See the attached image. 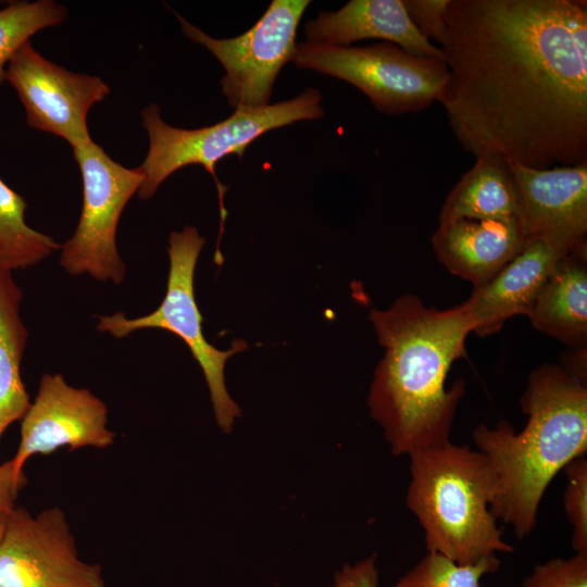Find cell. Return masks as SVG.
<instances>
[{
  "instance_id": "cell-20",
  "label": "cell",
  "mask_w": 587,
  "mask_h": 587,
  "mask_svg": "<svg viewBox=\"0 0 587 587\" xmlns=\"http://www.w3.org/2000/svg\"><path fill=\"white\" fill-rule=\"evenodd\" d=\"M26 202L0 178V266L9 271L33 266L61 246L25 222Z\"/></svg>"
},
{
  "instance_id": "cell-10",
  "label": "cell",
  "mask_w": 587,
  "mask_h": 587,
  "mask_svg": "<svg viewBox=\"0 0 587 587\" xmlns=\"http://www.w3.org/2000/svg\"><path fill=\"white\" fill-rule=\"evenodd\" d=\"M0 587H105L100 565L83 561L64 512L15 507L0 541Z\"/></svg>"
},
{
  "instance_id": "cell-17",
  "label": "cell",
  "mask_w": 587,
  "mask_h": 587,
  "mask_svg": "<svg viewBox=\"0 0 587 587\" xmlns=\"http://www.w3.org/2000/svg\"><path fill=\"white\" fill-rule=\"evenodd\" d=\"M533 327L571 348L587 341V245L555 265L527 315Z\"/></svg>"
},
{
  "instance_id": "cell-18",
  "label": "cell",
  "mask_w": 587,
  "mask_h": 587,
  "mask_svg": "<svg viewBox=\"0 0 587 587\" xmlns=\"http://www.w3.org/2000/svg\"><path fill=\"white\" fill-rule=\"evenodd\" d=\"M475 158L474 165L463 174L444 201L439 224L461 218H517L516 195L509 162L492 153Z\"/></svg>"
},
{
  "instance_id": "cell-6",
  "label": "cell",
  "mask_w": 587,
  "mask_h": 587,
  "mask_svg": "<svg viewBox=\"0 0 587 587\" xmlns=\"http://www.w3.org/2000/svg\"><path fill=\"white\" fill-rule=\"evenodd\" d=\"M205 240L197 227L186 225L172 232L168 238L170 272L166 292L161 304L151 313L128 319L124 312L99 317L97 329L123 338L145 328L165 329L178 336L199 363L208 388L215 421L222 432H232L241 410L227 391L225 364L228 358L248 348L243 340H235L228 350L209 344L202 332V316L193 291L196 264Z\"/></svg>"
},
{
  "instance_id": "cell-7",
  "label": "cell",
  "mask_w": 587,
  "mask_h": 587,
  "mask_svg": "<svg viewBox=\"0 0 587 587\" xmlns=\"http://www.w3.org/2000/svg\"><path fill=\"white\" fill-rule=\"evenodd\" d=\"M292 61L353 85L390 115L427 109L448 78L444 59L416 57L390 42L339 47L304 41L297 43Z\"/></svg>"
},
{
  "instance_id": "cell-5",
  "label": "cell",
  "mask_w": 587,
  "mask_h": 587,
  "mask_svg": "<svg viewBox=\"0 0 587 587\" xmlns=\"http://www.w3.org/2000/svg\"><path fill=\"white\" fill-rule=\"evenodd\" d=\"M322 95L309 88L298 97L260 108H238L226 120L196 129L177 128L166 124L160 109L152 103L141 111L142 126L149 136V150L138 167L142 183L140 199L151 198L159 186L184 166L199 164L213 177L220 202L221 234L227 211L224 196L227 187L217 178L215 166L228 154L242 158L246 148L264 133L303 120L323 116ZM218 237V238H220Z\"/></svg>"
},
{
  "instance_id": "cell-1",
  "label": "cell",
  "mask_w": 587,
  "mask_h": 587,
  "mask_svg": "<svg viewBox=\"0 0 587 587\" xmlns=\"http://www.w3.org/2000/svg\"><path fill=\"white\" fill-rule=\"evenodd\" d=\"M437 101L460 145L533 168L587 163V4L450 0Z\"/></svg>"
},
{
  "instance_id": "cell-26",
  "label": "cell",
  "mask_w": 587,
  "mask_h": 587,
  "mask_svg": "<svg viewBox=\"0 0 587 587\" xmlns=\"http://www.w3.org/2000/svg\"><path fill=\"white\" fill-rule=\"evenodd\" d=\"M378 582L376 554H372L354 564H345L328 587H378Z\"/></svg>"
},
{
  "instance_id": "cell-16",
  "label": "cell",
  "mask_w": 587,
  "mask_h": 587,
  "mask_svg": "<svg viewBox=\"0 0 587 587\" xmlns=\"http://www.w3.org/2000/svg\"><path fill=\"white\" fill-rule=\"evenodd\" d=\"M304 35L307 42L339 47L383 39L416 57L444 59L415 28L402 0H351L338 11L320 12L305 23Z\"/></svg>"
},
{
  "instance_id": "cell-3",
  "label": "cell",
  "mask_w": 587,
  "mask_h": 587,
  "mask_svg": "<svg viewBox=\"0 0 587 587\" xmlns=\"http://www.w3.org/2000/svg\"><path fill=\"white\" fill-rule=\"evenodd\" d=\"M527 422L521 432L502 420L478 424L472 438L499 484L491 513L519 539L537 524L545 492L557 474L587 452V387L560 365L530 372L520 399Z\"/></svg>"
},
{
  "instance_id": "cell-8",
  "label": "cell",
  "mask_w": 587,
  "mask_h": 587,
  "mask_svg": "<svg viewBox=\"0 0 587 587\" xmlns=\"http://www.w3.org/2000/svg\"><path fill=\"white\" fill-rule=\"evenodd\" d=\"M83 183V207L73 236L61 247L60 264L73 276H89L118 285L126 264L116 246L120 217L142 183L139 168L111 159L93 140L73 148Z\"/></svg>"
},
{
  "instance_id": "cell-15",
  "label": "cell",
  "mask_w": 587,
  "mask_h": 587,
  "mask_svg": "<svg viewBox=\"0 0 587 587\" xmlns=\"http://www.w3.org/2000/svg\"><path fill=\"white\" fill-rule=\"evenodd\" d=\"M525 242L517 218H461L439 224L432 236L438 261L453 275L471 282L473 288L489 282Z\"/></svg>"
},
{
  "instance_id": "cell-9",
  "label": "cell",
  "mask_w": 587,
  "mask_h": 587,
  "mask_svg": "<svg viewBox=\"0 0 587 587\" xmlns=\"http://www.w3.org/2000/svg\"><path fill=\"white\" fill-rule=\"evenodd\" d=\"M309 0H273L261 18L238 37L216 39L175 13L183 33L221 62L222 92L235 109L270 104L280 68L296 51V35Z\"/></svg>"
},
{
  "instance_id": "cell-2",
  "label": "cell",
  "mask_w": 587,
  "mask_h": 587,
  "mask_svg": "<svg viewBox=\"0 0 587 587\" xmlns=\"http://www.w3.org/2000/svg\"><path fill=\"white\" fill-rule=\"evenodd\" d=\"M370 320L385 354L371 384L367 404L394 455L442 446L450 434L465 383L450 389L446 379L452 363L466 355L473 330L466 301L447 310L425 305L412 294Z\"/></svg>"
},
{
  "instance_id": "cell-22",
  "label": "cell",
  "mask_w": 587,
  "mask_h": 587,
  "mask_svg": "<svg viewBox=\"0 0 587 587\" xmlns=\"http://www.w3.org/2000/svg\"><path fill=\"white\" fill-rule=\"evenodd\" d=\"M500 564L497 555L472 564H459L441 553L427 551L399 578L396 587H480L482 578L496 573Z\"/></svg>"
},
{
  "instance_id": "cell-23",
  "label": "cell",
  "mask_w": 587,
  "mask_h": 587,
  "mask_svg": "<svg viewBox=\"0 0 587 587\" xmlns=\"http://www.w3.org/2000/svg\"><path fill=\"white\" fill-rule=\"evenodd\" d=\"M566 486L563 492L564 513L571 525L574 553L587 555V458L578 457L564 469Z\"/></svg>"
},
{
  "instance_id": "cell-11",
  "label": "cell",
  "mask_w": 587,
  "mask_h": 587,
  "mask_svg": "<svg viewBox=\"0 0 587 587\" xmlns=\"http://www.w3.org/2000/svg\"><path fill=\"white\" fill-rule=\"evenodd\" d=\"M5 80L23 103L29 127L59 136L72 148L92 140L88 112L110 93L101 78L52 63L27 41L9 62Z\"/></svg>"
},
{
  "instance_id": "cell-25",
  "label": "cell",
  "mask_w": 587,
  "mask_h": 587,
  "mask_svg": "<svg viewBox=\"0 0 587 587\" xmlns=\"http://www.w3.org/2000/svg\"><path fill=\"white\" fill-rule=\"evenodd\" d=\"M404 9L420 34L441 45L450 0H402Z\"/></svg>"
},
{
  "instance_id": "cell-13",
  "label": "cell",
  "mask_w": 587,
  "mask_h": 587,
  "mask_svg": "<svg viewBox=\"0 0 587 587\" xmlns=\"http://www.w3.org/2000/svg\"><path fill=\"white\" fill-rule=\"evenodd\" d=\"M517 218L527 238L587 245V163L538 170L509 162Z\"/></svg>"
},
{
  "instance_id": "cell-24",
  "label": "cell",
  "mask_w": 587,
  "mask_h": 587,
  "mask_svg": "<svg viewBox=\"0 0 587 587\" xmlns=\"http://www.w3.org/2000/svg\"><path fill=\"white\" fill-rule=\"evenodd\" d=\"M522 587H587V555L574 553L537 564Z\"/></svg>"
},
{
  "instance_id": "cell-21",
  "label": "cell",
  "mask_w": 587,
  "mask_h": 587,
  "mask_svg": "<svg viewBox=\"0 0 587 587\" xmlns=\"http://www.w3.org/2000/svg\"><path fill=\"white\" fill-rule=\"evenodd\" d=\"M66 9L52 0L11 1L0 10V85L16 51L36 33L62 23Z\"/></svg>"
},
{
  "instance_id": "cell-28",
  "label": "cell",
  "mask_w": 587,
  "mask_h": 587,
  "mask_svg": "<svg viewBox=\"0 0 587 587\" xmlns=\"http://www.w3.org/2000/svg\"><path fill=\"white\" fill-rule=\"evenodd\" d=\"M7 517H8V513L7 514H0V541L2 539L4 529H5Z\"/></svg>"
},
{
  "instance_id": "cell-19",
  "label": "cell",
  "mask_w": 587,
  "mask_h": 587,
  "mask_svg": "<svg viewBox=\"0 0 587 587\" xmlns=\"http://www.w3.org/2000/svg\"><path fill=\"white\" fill-rule=\"evenodd\" d=\"M23 292L12 272L0 266V438L21 421L30 400L21 376L28 332L20 314Z\"/></svg>"
},
{
  "instance_id": "cell-4",
  "label": "cell",
  "mask_w": 587,
  "mask_h": 587,
  "mask_svg": "<svg viewBox=\"0 0 587 587\" xmlns=\"http://www.w3.org/2000/svg\"><path fill=\"white\" fill-rule=\"evenodd\" d=\"M409 459L405 503L423 529L427 551L459 564L514 551L491 513L499 484L480 451L449 441Z\"/></svg>"
},
{
  "instance_id": "cell-12",
  "label": "cell",
  "mask_w": 587,
  "mask_h": 587,
  "mask_svg": "<svg viewBox=\"0 0 587 587\" xmlns=\"http://www.w3.org/2000/svg\"><path fill=\"white\" fill-rule=\"evenodd\" d=\"M115 433L108 428V407L90 390L66 383L61 374H43L38 390L21 419L15 465L23 470L34 454L48 455L66 446L70 451L107 448Z\"/></svg>"
},
{
  "instance_id": "cell-14",
  "label": "cell",
  "mask_w": 587,
  "mask_h": 587,
  "mask_svg": "<svg viewBox=\"0 0 587 587\" xmlns=\"http://www.w3.org/2000/svg\"><path fill=\"white\" fill-rule=\"evenodd\" d=\"M575 249L551 239L527 238L522 251L489 282L473 288L466 300L472 333L489 336L509 319L527 316L558 262Z\"/></svg>"
},
{
  "instance_id": "cell-27",
  "label": "cell",
  "mask_w": 587,
  "mask_h": 587,
  "mask_svg": "<svg viewBox=\"0 0 587 587\" xmlns=\"http://www.w3.org/2000/svg\"><path fill=\"white\" fill-rule=\"evenodd\" d=\"M26 483L24 470L18 469L12 459L0 464V514L15 508V500Z\"/></svg>"
}]
</instances>
